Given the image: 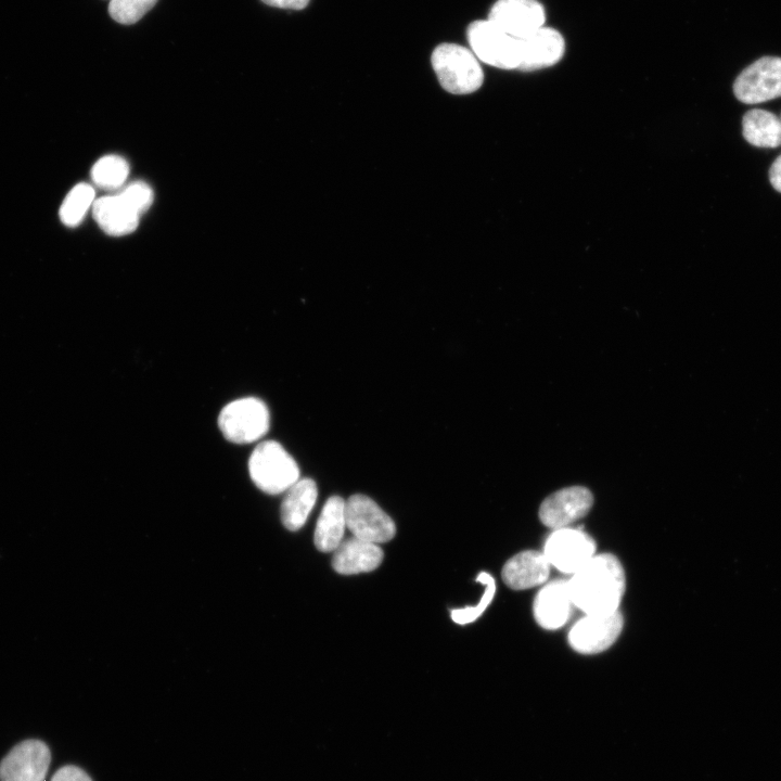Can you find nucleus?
<instances>
[{
  "label": "nucleus",
  "mask_w": 781,
  "mask_h": 781,
  "mask_svg": "<svg viewBox=\"0 0 781 781\" xmlns=\"http://www.w3.org/2000/svg\"><path fill=\"white\" fill-rule=\"evenodd\" d=\"M94 189L85 182L76 184L65 196L60 207V219L67 227L81 222L94 203Z\"/></svg>",
  "instance_id": "nucleus-22"
},
{
  "label": "nucleus",
  "mask_w": 781,
  "mask_h": 781,
  "mask_svg": "<svg viewBox=\"0 0 781 781\" xmlns=\"http://www.w3.org/2000/svg\"><path fill=\"white\" fill-rule=\"evenodd\" d=\"M468 40L472 52L482 62L502 69H518L520 39L508 35L489 20L471 23Z\"/></svg>",
  "instance_id": "nucleus-5"
},
{
  "label": "nucleus",
  "mask_w": 781,
  "mask_h": 781,
  "mask_svg": "<svg viewBox=\"0 0 781 781\" xmlns=\"http://www.w3.org/2000/svg\"><path fill=\"white\" fill-rule=\"evenodd\" d=\"M592 504L593 496L588 488L569 486L547 497L538 514L541 523L553 530L572 526L588 514Z\"/></svg>",
  "instance_id": "nucleus-10"
},
{
  "label": "nucleus",
  "mask_w": 781,
  "mask_h": 781,
  "mask_svg": "<svg viewBox=\"0 0 781 781\" xmlns=\"http://www.w3.org/2000/svg\"><path fill=\"white\" fill-rule=\"evenodd\" d=\"M744 139L758 148H778L781 145V120L768 111L754 108L746 112L742 119Z\"/></svg>",
  "instance_id": "nucleus-20"
},
{
  "label": "nucleus",
  "mask_w": 781,
  "mask_h": 781,
  "mask_svg": "<svg viewBox=\"0 0 781 781\" xmlns=\"http://www.w3.org/2000/svg\"><path fill=\"white\" fill-rule=\"evenodd\" d=\"M261 1L271 7L282 8V9H294V10L304 9L309 2V0H261Z\"/></svg>",
  "instance_id": "nucleus-27"
},
{
  "label": "nucleus",
  "mask_w": 781,
  "mask_h": 781,
  "mask_svg": "<svg viewBox=\"0 0 781 781\" xmlns=\"http://www.w3.org/2000/svg\"><path fill=\"white\" fill-rule=\"evenodd\" d=\"M624 627L623 614H584L569 629L567 641L571 648L585 655L607 650L619 637Z\"/></svg>",
  "instance_id": "nucleus-8"
},
{
  "label": "nucleus",
  "mask_w": 781,
  "mask_h": 781,
  "mask_svg": "<svg viewBox=\"0 0 781 781\" xmlns=\"http://www.w3.org/2000/svg\"><path fill=\"white\" fill-rule=\"evenodd\" d=\"M735 98L758 104L781 97V57L764 56L752 63L733 84Z\"/></svg>",
  "instance_id": "nucleus-9"
},
{
  "label": "nucleus",
  "mask_w": 781,
  "mask_h": 781,
  "mask_svg": "<svg viewBox=\"0 0 781 781\" xmlns=\"http://www.w3.org/2000/svg\"><path fill=\"white\" fill-rule=\"evenodd\" d=\"M551 565L542 551L525 550L510 558L502 567L504 584L514 590H526L548 581Z\"/></svg>",
  "instance_id": "nucleus-15"
},
{
  "label": "nucleus",
  "mask_w": 781,
  "mask_h": 781,
  "mask_svg": "<svg viewBox=\"0 0 781 781\" xmlns=\"http://www.w3.org/2000/svg\"><path fill=\"white\" fill-rule=\"evenodd\" d=\"M488 20L508 35L522 39L543 26L546 13L537 0H498Z\"/></svg>",
  "instance_id": "nucleus-12"
},
{
  "label": "nucleus",
  "mask_w": 781,
  "mask_h": 781,
  "mask_svg": "<svg viewBox=\"0 0 781 781\" xmlns=\"http://www.w3.org/2000/svg\"><path fill=\"white\" fill-rule=\"evenodd\" d=\"M542 552L551 567L568 576L597 554L594 540L582 529L572 526L553 529Z\"/></svg>",
  "instance_id": "nucleus-6"
},
{
  "label": "nucleus",
  "mask_w": 781,
  "mask_h": 781,
  "mask_svg": "<svg viewBox=\"0 0 781 781\" xmlns=\"http://www.w3.org/2000/svg\"><path fill=\"white\" fill-rule=\"evenodd\" d=\"M157 0H111L108 13L117 23L129 25L138 22Z\"/></svg>",
  "instance_id": "nucleus-24"
},
{
  "label": "nucleus",
  "mask_w": 781,
  "mask_h": 781,
  "mask_svg": "<svg viewBox=\"0 0 781 781\" xmlns=\"http://www.w3.org/2000/svg\"><path fill=\"white\" fill-rule=\"evenodd\" d=\"M92 182L105 190L120 188L128 178L129 164L118 155H106L95 162L91 168Z\"/></svg>",
  "instance_id": "nucleus-21"
},
{
  "label": "nucleus",
  "mask_w": 781,
  "mask_h": 781,
  "mask_svg": "<svg viewBox=\"0 0 781 781\" xmlns=\"http://www.w3.org/2000/svg\"><path fill=\"white\" fill-rule=\"evenodd\" d=\"M520 46L521 71L550 67L563 57L565 51L562 35L556 29L545 26L520 39Z\"/></svg>",
  "instance_id": "nucleus-14"
},
{
  "label": "nucleus",
  "mask_w": 781,
  "mask_h": 781,
  "mask_svg": "<svg viewBox=\"0 0 781 781\" xmlns=\"http://www.w3.org/2000/svg\"><path fill=\"white\" fill-rule=\"evenodd\" d=\"M431 61L440 86L450 93H472L483 84L477 57L463 46L441 43L434 49Z\"/></svg>",
  "instance_id": "nucleus-3"
},
{
  "label": "nucleus",
  "mask_w": 781,
  "mask_h": 781,
  "mask_svg": "<svg viewBox=\"0 0 781 781\" xmlns=\"http://www.w3.org/2000/svg\"><path fill=\"white\" fill-rule=\"evenodd\" d=\"M50 761V750L42 741H23L1 760L0 781H44Z\"/></svg>",
  "instance_id": "nucleus-11"
},
{
  "label": "nucleus",
  "mask_w": 781,
  "mask_h": 781,
  "mask_svg": "<svg viewBox=\"0 0 781 781\" xmlns=\"http://www.w3.org/2000/svg\"><path fill=\"white\" fill-rule=\"evenodd\" d=\"M382 560L379 545L353 536L333 551L332 566L338 574L354 575L375 569Z\"/></svg>",
  "instance_id": "nucleus-17"
},
{
  "label": "nucleus",
  "mask_w": 781,
  "mask_h": 781,
  "mask_svg": "<svg viewBox=\"0 0 781 781\" xmlns=\"http://www.w3.org/2000/svg\"><path fill=\"white\" fill-rule=\"evenodd\" d=\"M248 472L253 483L264 492H285L299 479L295 459L274 440L259 443L248 460Z\"/></svg>",
  "instance_id": "nucleus-2"
},
{
  "label": "nucleus",
  "mask_w": 781,
  "mask_h": 781,
  "mask_svg": "<svg viewBox=\"0 0 781 781\" xmlns=\"http://www.w3.org/2000/svg\"><path fill=\"white\" fill-rule=\"evenodd\" d=\"M345 515L347 529L359 539L379 545L392 540L396 534L392 517L366 495L350 496L345 501Z\"/></svg>",
  "instance_id": "nucleus-7"
},
{
  "label": "nucleus",
  "mask_w": 781,
  "mask_h": 781,
  "mask_svg": "<svg viewBox=\"0 0 781 781\" xmlns=\"http://www.w3.org/2000/svg\"><path fill=\"white\" fill-rule=\"evenodd\" d=\"M476 580L484 586V593L475 605L450 611L451 619L459 625L475 622L489 606L496 593V580L488 572H481Z\"/></svg>",
  "instance_id": "nucleus-23"
},
{
  "label": "nucleus",
  "mask_w": 781,
  "mask_h": 781,
  "mask_svg": "<svg viewBox=\"0 0 781 781\" xmlns=\"http://www.w3.org/2000/svg\"><path fill=\"white\" fill-rule=\"evenodd\" d=\"M574 607L584 614L619 611L626 577L620 561L612 553H597L567 578Z\"/></svg>",
  "instance_id": "nucleus-1"
},
{
  "label": "nucleus",
  "mask_w": 781,
  "mask_h": 781,
  "mask_svg": "<svg viewBox=\"0 0 781 781\" xmlns=\"http://www.w3.org/2000/svg\"><path fill=\"white\" fill-rule=\"evenodd\" d=\"M51 781H92L91 778L79 767L68 765L60 768Z\"/></svg>",
  "instance_id": "nucleus-26"
},
{
  "label": "nucleus",
  "mask_w": 781,
  "mask_h": 781,
  "mask_svg": "<svg viewBox=\"0 0 781 781\" xmlns=\"http://www.w3.org/2000/svg\"><path fill=\"white\" fill-rule=\"evenodd\" d=\"M345 500L330 497L318 517L313 542L319 551L333 552L343 541L346 529Z\"/></svg>",
  "instance_id": "nucleus-19"
},
{
  "label": "nucleus",
  "mask_w": 781,
  "mask_h": 781,
  "mask_svg": "<svg viewBox=\"0 0 781 781\" xmlns=\"http://www.w3.org/2000/svg\"><path fill=\"white\" fill-rule=\"evenodd\" d=\"M780 120H781V118H780Z\"/></svg>",
  "instance_id": "nucleus-29"
},
{
  "label": "nucleus",
  "mask_w": 781,
  "mask_h": 781,
  "mask_svg": "<svg viewBox=\"0 0 781 781\" xmlns=\"http://www.w3.org/2000/svg\"><path fill=\"white\" fill-rule=\"evenodd\" d=\"M769 180L771 185L781 193V154L770 166Z\"/></svg>",
  "instance_id": "nucleus-28"
},
{
  "label": "nucleus",
  "mask_w": 781,
  "mask_h": 781,
  "mask_svg": "<svg viewBox=\"0 0 781 781\" xmlns=\"http://www.w3.org/2000/svg\"><path fill=\"white\" fill-rule=\"evenodd\" d=\"M92 214L99 227L110 235L133 232L141 216L121 193L97 199Z\"/></svg>",
  "instance_id": "nucleus-16"
},
{
  "label": "nucleus",
  "mask_w": 781,
  "mask_h": 781,
  "mask_svg": "<svg viewBox=\"0 0 781 781\" xmlns=\"http://www.w3.org/2000/svg\"><path fill=\"white\" fill-rule=\"evenodd\" d=\"M318 497L317 484L311 478L298 479L286 491L280 508L284 527L295 532L304 526Z\"/></svg>",
  "instance_id": "nucleus-18"
},
{
  "label": "nucleus",
  "mask_w": 781,
  "mask_h": 781,
  "mask_svg": "<svg viewBox=\"0 0 781 781\" xmlns=\"http://www.w3.org/2000/svg\"><path fill=\"white\" fill-rule=\"evenodd\" d=\"M270 413L267 405L256 397H244L226 405L218 417V426L234 444H249L268 432Z\"/></svg>",
  "instance_id": "nucleus-4"
},
{
  "label": "nucleus",
  "mask_w": 781,
  "mask_h": 781,
  "mask_svg": "<svg viewBox=\"0 0 781 781\" xmlns=\"http://www.w3.org/2000/svg\"><path fill=\"white\" fill-rule=\"evenodd\" d=\"M574 604L567 579H553L542 585L533 603L536 623L546 630H556L569 619Z\"/></svg>",
  "instance_id": "nucleus-13"
},
{
  "label": "nucleus",
  "mask_w": 781,
  "mask_h": 781,
  "mask_svg": "<svg viewBox=\"0 0 781 781\" xmlns=\"http://www.w3.org/2000/svg\"><path fill=\"white\" fill-rule=\"evenodd\" d=\"M120 193L140 215L145 213L153 202V191L151 187L143 181L132 182Z\"/></svg>",
  "instance_id": "nucleus-25"
}]
</instances>
